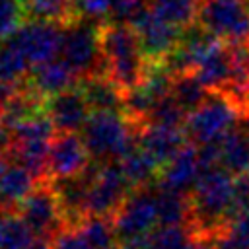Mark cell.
<instances>
[{"mask_svg":"<svg viewBox=\"0 0 249 249\" xmlns=\"http://www.w3.org/2000/svg\"><path fill=\"white\" fill-rule=\"evenodd\" d=\"M99 43L105 74L121 88H134L148 70V58L130 23L111 21L99 27Z\"/></svg>","mask_w":249,"mask_h":249,"instance_id":"7a4b0ae2","label":"cell"},{"mask_svg":"<svg viewBox=\"0 0 249 249\" xmlns=\"http://www.w3.org/2000/svg\"><path fill=\"white\" fill-rule=\"evenodd\" d=\"M45 111L53 124L60 132H78L84 128L91 107L82 91V88H68L60 93L47 97Z\"/></svg>","mask_w":249,"mask_h":249,"instance_id":"4fadbf2b","label":"cell"},{"mask_svg":"<svg viewBox=\"0 0 249 249\" xmlns=\"http://www.w3.org/2000/svg\"><path fill=\"white\" fill-rule=\"evenodd\" d=\"M53 249H93L80 228L64 226L53 237Z\"/></svg>","mask_w":249,"mask_h":249,"instance_id":"836d02e7","label":"cell"},{"mask_svg":"<svg viewBox=\"0 0 249 249\" xmlns=\"http://www.w3.org/2000/svg\"><path fill=\"white\" fill-rule=\"evenodd\" d=\"M35 235L54 237L66 224L53 183L39 181L16 210Z\"/></svg>","mask_w":249,"mask_h":249,"instance_id":"9c48e42d","label":"cell"},{"mask_svg":"<svg viewBox=\"0 0 249 249\" xmlns=\"http://www.w3.org/2000/svg\"><path fill=\"white\" fill-rule=\"evenodd\" d=\"M158 226H187L191 222V198L185 193L158 185Z\"/></svg>","mask_w":249,"mask_h":249,"instance_id":"603a6c76","label":"cell"},{"mask_svg":"<svg viewBox=\"0 0 249 249\" xmlns=\"http://www.w3.org/2000/svg\"><path fill=\"white\" fill-rule=\"evenodd\" d=\"M113 249H121V247H119V245H117V247H113Z\"/></svg>","mask_w":249,"mask_h":249,"instance_id":"bcb514c9","label":"cell"},{"mask_svg":"<svg viewBox=\"0 0 249 249\" xmlns=\"http://www.w3.org/2000/svg\"><path fill=\"white\" fill-rule=\"evenodd\" d=\"M187 142L189 136L185 126L144 123V126L138 132V144L160 163V167L165 165Z\"/></svg>","mask_w":249,"mask_h":249,"instance_id":"2e32d148","label":"cell"},{"mask_svg":"<svg viewBox=\"0 0 249 249\" xmlns=\"http://www.w3.org/2000/svg\"><path fill=\"white\" fill-rule=\"evenodd\" d=\"M45 111L43 105V97L33 93L31 89H23V91H16L0 109V121L2 124L12 132L14 128H18L21 123H25L27 119L39 115Z\"/></svg>","mask_w":249,"mask_h":249,"instance_id":"44dd1931","label":"cell"},{"mask_svg":"<svg viewBox=\"0 0 249 249\" xmlns=\"http://www.w3.org/2000/svg\"><path fill=\"white\" fill-rule=\"evenodd\" d=\"M198 6L200 0H150V8L179 27H189L196 21Z\"/></svg>","mask_w":249,"mask_h":249,"instance_id":"f1b7e54d","label":"cell"},{"mask_svg":"<svg viewBox=\"0 0 249 249\" xmlns=\"http://www.w3.org/2000/svg\"><path fill=\"white\" fill-rule=\"evenodd\" d=\"M78 228L82 230V233L86 235V239L93 249H113L119 245L113 218L89 214L84 218V222Z\"/></svg>","mask_w":249,"mask_h":249,"instance_id":"4316f807","label":"cell"},{"mask_svg":"<svg viewBox=\"0 0 249 249\" xmlns=\"http://www.w3.org/2000/svg\"><path fill=\"white\" fill-rule=\"evenodd\" d=\"M237 56L235 49L224 41H218L195 66L193 74L202 82L208 91H224L235 76Z\"/></svg>","mask_w":249,"mask_h":249,"instance_id":"5bb4252c","label":"cell"},{"mask_svg":"<svg viewBox=\"0 0 249 249\" xmlns=\"http://www.w3.org/2000/svg\"><path fill=\"white\" fill-rule=\"evenodd\" d=\"M37 177L21 163L12 161L0 173V210H18L23 198L33 191Z\"/></svg>","mask_w":249,"mask_h":249,"instance_id":"ac0fdd59","label":"cell"},{"mask_svg":"<svg viewBox=\"0 0 249 249\" xmlns=\"http://www.w3.org/2000/svg\"><path fill=\"white\" fill-rule=\"evenodd\" d=\"M113 224L119 241L150 235L158 228L156 191L148 187L134 189L113 216Z\"/></svg>","mask_w":249,"mask_h":249,"instance_id":"30bf717a","label":"cell"},{"mask_svg":"<svg viewBox=\"0 0 249 249\" xmlns=\"http://www.w3.org/2000/svg\"><path fill=\"white\" fill-rule=\"evenodd\" d=\"M21 2L25 14L31 16L33 19L68 23L74 18H78L72 0H21Z\"/></svg>","mask_w":249,"mask_h":249,"instance_id":"484cf974","label":"cell"},{"mask_svg":"<svg viewBox=\"0 0 249 249\" xmlns=\"http://www.w3.org/2000/svg\"><path fill=\"white\" fill-rule=\"evenodd\" d=\"M220 165L235 177L249 171V136L243 124L220 142Z\"/></svg>","mask_w":249,"mask_h":249,"instance_id":"7402d4cb","label":"cell"},{"mask_svg":"<svg viewBox=\"0 0 249 249\" xmlns=\"http://www.w3.org/2000/svg\"><path fill=\"white\" fill-rule=\"evenodd\" d=\"M10 163H12V158H10L8 150H0V173H2Z\"/></svg>","mask_w":249,"mask_h":249,"instance_id":"b9f144b4","label":"cell"},{"mask_svg":"<svg viewBox=\"0 0 249 249\" xmlns=\"http://www.w3.org/2000/svg\"><path fill=\"white\" fill-rule=\"evenodd\" d=\"M130 25L136 31L140 47L148 60L165 58L179 45V39L183 33V27L167 21L150 6L142 14H138L130 21Z\"/></svg>","mask_w":249,"mask_h":249,"instance_id":"8fae6325","label":"cell"},{"mask_svg":"<svg viewBox=\"0 0 249 249\" xmlns=\"http://www.w3.org/2000/svg\"><path fill=\"white\" fill-rule=\"evenodd\" d=\"M245 53H247V62H249V43L245 45Z\"/></svg>","mask_w":249,"mask_h":249,"instance_id":"f6af8a7d","label":"cell"},{"mask_svg":"<svg viewBox=\"0 0 249 249\" xmlns=\"http://www.w3.org/2000/svg\"><path fill=\"white\" fill-rule=\"evenodd\" d=\"M243 121H245V123H241V124L245 126V130H247V136H249V119H243Z\"/></svg>","mask_w":249,"mask_h":249,"instance_id":"7bdbcfd3","label":"cell"},{"mask_svg":"<svg viewBox=\"0 0 249 249\" xmlns=\"http://www.w3.org/2000/svg\"><path fill=\"white\" fill-rule=\"evenodd\" d=\"M193 233L187 226H158L148 235V249H189Z\"/></svg>","mask_w":249,"mask_h":249,"instance_id":"f546056e","label":"cell"},{"mask_svg":"<svg viewBox=\"0 0 249 249\" xmlns=\"http://www.w3.org/2000/svg\"><path fill=\"white\" fill-rule=\"evenodd\" d=\"M76 16L88 18V19H97L103 16L111 14L113 0H72Z\"/></svg>","mask_w":249,"mask_h":249,"instance_id":"8d00e7d4","label":"cell"},{"mask_svg":"<svg viewBox=\"0 0 249 249\" xmlns=\"http://www.w3.org/2000/svg\"><path fill=\"white\" fill-rule=\"evenodd\" d=\"M76 78L62 60H49L33 68V74H29V89L41 97H51L72 88Z\"/></svg>","mask_w":249,"mask_h":249,"instance_id":"d6986e66","label":"cell"},{"mask_svg":"<svg viewBox=\"0 0 249 249\" xmlns=\"http://www.w3.org/2000/svg\"><path fill=\"white\" fill-rule=\"evenodd\" d=\"M196 23L228 45H247L249 0H200Z\"/></svg>","mask_w":249,"mask_h":249,"instance_id":"8992f818","label":"cell"},{"mask_svg":"<svg viewBox=\"0 0 249 249\" xmlns=\"http://www.w3.org/2000/svg\"><path fill=\"white\" fill-rule=\"evenodd\" d=\"M62 47L60 60L78 76L86 78L91 74H105L99 27H95L88 18H74L68 23H62Z\"/></svg>","mask_w":249,"mask_h":249,"instance_id":"5b68a950","label":"cell"},{"mask_svg":"<svg viewBox=\"0 0 249 249\" xmlns=\"http://www.w3.org/2000/svg\"><path fill=\"white\" fill-rule=\"evenodd\" d=\"M208 89L202 86V82L193 74V72H185V74H177L173 78V89L171 95L183 105V109L187 113L195 111L206 97H208Z\"/></svg>","mask_w":249,"mask_h":249,"instance_id":"83f0119b","label":"cell"},{"mask_svg":"<svg viewBox=\"0 0 249 249\" xmlns=\"http://www.w3.org/2000/svg\"><path fill=\"white\" fill-rule=\"evenodd\" d=\"M249 208V171L235 177V195H233V214ZM231 220V218H230Z\"/></svg>","mask_w":249,"mask_h":249,"instance_id":"74e56055","label":"cell"},{"mask_svg":"<svg viewBox=\"0 0 249 249\" xmlns=\"http://www.w3.org/2000/svg\"><path fill=\"white\" fill-rule=\"evenodd\" d=\"M226 231L241 249H249V208L235 212L228 222Z\"/></svg>","mask_w":249,"mask_h":249,"instance_id":"d590c367","label":"cell"},{"mask_svg":"<svg viewBox=\"0 0 249 249\" xmlns=\"http://www.w3.org/2000/svg\"><path fill=\"white\" fill-rule=\"evenodd\" d=\"M189 249H214L212 243L208 239H200V237H193L191 241V247Z\"/></svg>","mask_w":249,"mask_h":249,"instance_id":"60d3db41","label":"cell"},{"mask_svg":"<svg viewBox=\"0 0 249 249\" xmlns=\"http://www.w3.org/2000/svg\"><path fill=\"white\" fill-rule=\"evenodd\" d=\"M140 128L136 121L124 117V111H91L82 128V138L93 160L119 161L138 146Z\"/></svg>","mask_w":249,"mask_h":249,"instance_id":"3957f363","label":"cell"},{"mask_svg":"<svg viewBox=\"0 0 249 249\" xmlns=\"http://www.w3.org/2000/svg\"><path fill=\"white\" fill-rule=\"evenodd\" d=\"M10 142H12V132H10V130L2 124V121H0V150H8Z\"/></svg>","mask_w":249,"mask_h":249,"instance_id":"ab89813d","label":"cell"},{"mask_svg":"<svg viewBox=\"0 0 249 249\" xmlns=\"http://www.w3.org/2000/svg\"><path fill=\"white\" fill-rule=\"evenodd\" d=\"M31 64L27 58L6 39V43L0 45V80L8 84H16L29 72Z\"/></svg>","mask_w":249,"mask_h":249,"instance_id":"4dcf8cb0","label":"cell"},{"mask_svg":"<svg viewBox=\"0 0 249 249\" xmlns=\"http://www.w3.org/2000/svg\"><path fill=\"white\" fill-rule=\"evenodd\" d=\"M53 138H12L8 154L12 161L21 163L39 181H43L49 171V154Z\"/></svg>","mask_w":249,"mask_h":249,"instance_id":"e0dca14e","label":"cell"},{"mask_svg":"<svg viewBox=\"0 0 249 249\" xmlns=\"http://www.w3.org/2000/svg\"><path fill=\"white\" fill-rule=\"evenodd\" d=\"M126 179L130 181L132 189H142L148 187L150 183L158 181L160 175V163L138 144L136 148H132L124 158L119 160Z\"/></svg>","mask_w":249,"mask_h":249,"instance_id":"cb8c5ba5","label":"cell"},{"mask_svg":"<svg viewBox=\"0 0 249 249\" xmlns=\"http://www.w3.org/2000/svg\"><path fill=\"white\" fill-rule=\"evenodd\" d=\"M235 175L222 165L202 171L196 185L189 193L191 198V222L189 230L193 237L212 239L218 235L233 216Z\"/></svg>","mask_w":249,"mask_h":249,"instance_id":"6da1fadb","label":"cell"},{"mask_svg":"<svg viewBox=\"0 0 249 249\" xmlns=\"http://www.w3.org/2000/svg\"><path fill=\"white\" fill-rule=\"evenodd\" d=\"M245 119H249V99H247V105H245Z\"/></svg>","mask_w":249,"mask_h":249,"instance_id":"ee69618b","label":"cell"},{"mask_svg":"<svg viewBox=\"0 0 249 249\" xmlns=\"http://www.w3.org/2000/svg\"><path fill=\"white\" fill-rule=\"evenodd\" d=\"M202 175V165L198 160V148L195 142H187L165 165H161L158 175V185L177 193L189 195Z\"/></svg>","mask_w":249,"mask_h":249,"instance_id":"9a60e30c","label":"cell"},{"mask_svg":"<svg viewBox=\"0 0 249 249\" xmlns=\"http://www.w3.org/2000/svg\"><path fill=\"white\" fill-rule=\"evenodd\" d=\"M14 93H16L14 84H8V82L0 80V109H2V105H4V103H6Z\"/></svg>","mask_w":249,"mask_h":249,"instance_id":"f35d334b","label":"cell"},{"mask_svg":"<svg viewBox=\"0 0 249 249\" xmlns=\"http://www.w3.org/2000/svg\"><path fill=\"white\" fill-rule=\"evenodd\" d=\"M80 88L91 111H124V89H121L107 74L86 76Z\"/></svg>","mask_w":249,"mask_h":249,"instance_id":"ffe728a7","label":"cell"},{"mask_svg":"<svg viewBox=\"0 0 249 249\" xmlns=\"http://www.w3.org/2000/svg\"><path fill=\"white\" fill-rule=\"evenodd\" d=\"M189 113L183 109V105L169 93L167 97H163L161 101H158L154 105V109L150 111V115L146 117L144 123H152V124H169V126H185Z\"/></svg>","mask_w":249,"mask_h":249,"instance_id":"1f68e13d","label":"cell"},{"mask_svg":"<svg viewBox=\"0 0 249 249\" xmlns=\"http://www.w3.org/2000/svg\"><path fill=\"white\" fill-rule=\"evenodd\" d=\"M148 6H150V0H113V8H111L109 16L113 21L130 23Z\"/></svg>","mask_w":249,"mask_h":249,"instance_id":"e575fe53","label":"cell"},{"mask_svg":"<svg viewBox=\"0 0 249 249\" xmlns=\"http://www.w3.org/2000/svg\"><path fill=\"white\" fill-rule=\"evenodd\" d=\"M62 31L64 27H60V23L56 21L33 19L19 25L8 37V41L27 58L31 68H35L49 60H54L60 54Z\"/></svg>","mask_w":249,"mask_h":249,"instance_id":"ba28073f","label":"cell"},{"mask_svg":"<svg viewBox=\"0 0 249 249\" xmlns=\"http://www.w3.org/2000/svg\"><path fill=\"white\" fill-rule=\"evenodd\" d=\"M33 230L16 210H0V249H29Z\"/></svg>","mask_w":249,"mask_h":249,"instance_id":"d4e9b609","label":"cell"},{"mask_svg":"<svg viewBox=\"0 0 249 249\" xmlns=\"http://www.w3.org/2000/svg\"><path fill=\"white\" fill-rule=\"evenodd\" d=\"M241 107L224 91H210L208 97L189 113L185 130L196 146L222 142L233 128L241 124Z\"/></svg>","mask_w":249,"mask_h":249,"instance_id":"277c9868","label":"cell"},{"mask_svg":"<svg viewBox=\"0 0 249 249\" xmlns=\"http://www.w3.org/2000/svg\"><path fill=\"white\" fill-rule=\"evenodd\" d=\"M132 191L134 189L119 161H99L95 167H91L88 189V216L93 214L113 218Z\"/></svg>","mask_w":249,"mask_h":249,"instance_id":"52a82bcc","label":"cell"},{"mask_svg":"<svg viewBox=\"0 0 249 249\" xmlns=\"http://www.w3.org/2000/svg\"><path fill=\"white\" fill-rule=\"evenodd\" d=\"M89 150L78 132H60L51 142L49 171L51 179H64L84 173L89 167Z\"/></svg>","mask_w":249,"mask_h":249,"instance_id":"7c38bea8","label":"cell"},{"mask_svg":"<svg viewBox=\"0 0 249 249\" xmlns=\"http://www.w3.org/2000/svg\"><path fill=\"white\" fill-rule=\"evenodd\" d=\"M25 16L21 0H0V37H10Z\"/></svg>","mask_w":249,"mask_h":249,"instance_id":"d6a6232c","label":"cell"}]
</instances>
